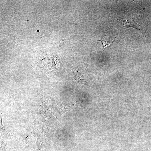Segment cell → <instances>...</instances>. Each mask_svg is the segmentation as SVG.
Here are the masks:
<instances>
[{
	"mask_svg": "<svg viewBox=\"0 0 151 151\" xmlns=\"http://www.w3.org/2000/svg\"><path fill=\"white\" fill-rule=\"evenodd\" d=\"M57 109L55 108L53 111V113L57 117H58L66 112L70 111L74 106V104L69 106H64L60 104L57 105Z\"/></svg>",
	"mask_w": 151,
	"mask_h": 151,
	"instance_id": "obj_2",
	"label": "cell"
},
{
	"mask_svg": "<svg viewBox=\"0 0 151 151\" xmlns=\"http://www.w3.org/2000/svg\"><path fill=\"white\" fill-rule=\"evenodd\" d=\"M2 116L1 117V137L6 138L12 140H15V137L7 130L6 128L3 125L2 123Z\"/></svg>",
	"mask_w": 151,
	"mask_h": 151,
	"instance_id": "obj_3",
	"label": "cell"
},
{
	"mask_svg": "<svg viewBox=\"0 0 151 151\" xmlns=\"http://www.w3.org/2000/svg\"><path fill=\"white\" fill-rule=\"evenodd\" d=\"M116 19L119 20L121 22L122 26L124 27V28L132 27L139 31L144 36L145 38V41H146L147 39L148 38H151L149 34H148V32L145 25L143 26L138 24L133 20L131 21L127 19L124 20L117 19Z\"/></svg>",
	"mask_w": 151,
	"mask_h": 151,
	"instance_id": "obj_1",
	"label": "cell"
},
{
	"mask_svg": "<svg viewBox=\"0 0 151 151\" xmlns=\"http://www.w3.org/2000/svg\"><path fill=\"white\" fill-rule=\"evenodd\" d=\"M98 41H101L103 43L104 47V50L106 48L108 47L110 45L112 44V43H120L117 41H114L112 40L110 38H102L100 40Z\"/></svg>",
	"mask_w": 151,
	"mask_h": 151,
	"instance_id": "obj_4",
	"label": "cell"
}]
</instances>
